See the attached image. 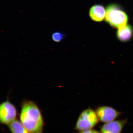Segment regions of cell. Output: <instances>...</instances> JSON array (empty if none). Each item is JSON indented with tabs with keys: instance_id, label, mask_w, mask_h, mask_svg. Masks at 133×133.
Wrapping results in <instances>:
<instances>
[{
	"instance_id": "cell-1",
	"label": "cell",
	"mask_w": 133,
	"mask_h": 133,
	"mask_svg": "<svg viewBox=\"0 0 133 133\" xmlns=\"http://www.w3.org/2000/svg\"><path fill=\"white\" fill-rule=\"evenodd\" d=\"M19 120L30 133H44V119L41 109L34 101L28 100L23 101Z\"/></svg>"
},
{
	"instance_id": "cell-2",
	"label": "cell",
	"mask_w": 133,
	"mask_h": 133,
	"mask_svg": "<svg viewBox=\"0 0 133 133\" xmlns=\"http://www.w3.org/2000/svg\"><path fill=\"white\" fill-rule=\"evenodd\" d=\"M105 21L113 28L119 29L127 25L128 17L118 5L110 4L107 8Z\"/></svg>"
},
{
	"instance_id": "cell-3",
	"label": "cell",
	"mask_w": 133,
	"mask_h": 133,
	"mask_svg": "<svg viewBox=\"0 0 133 133\" xmlns=\"http://www.w3.org/2000/svg\"><path fill=\"white\" fill-rule=\"evenodd\" d=\"M99 121L95 111L87 108L80 113L75 124L74 130L80 131L92 129Z\"/></svg>"
},
{
	"instance_id": "cell-4",
	"label": "cell",
	"mask_w": 133,
	"mask_h": 133,
	"mask_svg": "<svg viewBox=\"0 0 133 133\" xmlns=\"http://www.w3.org/2000/svg\"><path fill=\"white\" fill-rule=\"evenodd\" d=\"M17 110L14 105L7 100L0 105V122L3 125H8L16 119Z\"/></svg>"
},
{
	"instance_id": "cell-5",
	"label": "cell",
	"mask_w": 133,
	"mask_h": 133,
	"mask_svg": "<svg viewBox=\"0 0 133 133\" xmlns=\"http://www.w3.org/2000/svg\"><path fill=\"white\" fill-rule=\"evenodd\" d=\"M99 121L106 123L113 121L121 114V112L108 106H100L95 110Z\"/></svg>"
},
{
	"instance_id": "cell-6",
	"label": "cell",
	"mask_w": 133,
	"mask_h": 133,
	"mask_svg": "<svg viewBox=\"0 0 133 133\" xmlns=\"http://www.w3.org/2000/svg\"><path fill=\"white\" fill-rule=\"evenodd\" d=\"M127 119L119 120L105 123L100 128L101 133H121Z\"/></svg>"
},
{
	"instance_id": "cell-7",
	"label": "cell",
	"mask_w": 133,
	"mask_h": 133,
	"mask_svg": "<svg viewBox=\"0 0 133 133\" xmlns=\"http://www.w3.org/2000/svg\"><path fill=\"white\" fill-rule=\"evenodd\" d=\"M106 11L104 8L101 5H95L91 8L89 10V16L92 21L101 22L105 17Z\"/></svg>"
},
{
	"instance_id": "cell-8",
	"label": "cell",
	"mask_w": 133,
	"mask_h": 133,
	"mask_svg": "<svg viewBox=\"0 0 133 133\" xmlns=\"http://www.w3.org/2000/svg\"><path fill=\"white\" fill-rule=\"evenodd\" d=\"M133 36V28L130 25H126L118 29L116 32V36L122 42H128Z\"/></svg>"
},
{
	"instance_id": "cell-9",
	"label": "cell",
	"mask_w": 133,
	"mask_h": 133,
	"mask_svg": "<svg viewBox=\"0 0 133 133\" xmlns=\"http://www.w3.org/2000/svg\"><path fill=\"white\" fill-rule=\"evenodd\" d=\"M11 133H30L19 119H16L8 126Z\"/></svg>"
},
{
	"instance_id": "cell-10",
	"label": "cell",
	"mask_w": 133,
	"mask_h": 133,
	"mask_svg": "<svg viewBox=\"0 0 133 133\" xmlns=\"http://www.w3.org/2000/svg\"><path fill=\"white\" fill-rule=\"evenodd\" d=\"M65 35L60 31H56L52 33L51 38L52 41L56 42H59L64 38Z\"/></svg>"
},
{
	"instance_id": "cell-11",
	"label": "cell",
	"mask_w": 133,
	"mask_h": 133,
	"mask_svg": "<svg viewBox=\"0 0 133 133\" xmlns=\"http://www.w3.org/2000/svg\"><path fill=\"white\" fill-rule=\"evenodd\" d=\"M74 133H101L100 132L94 130L93 129H89V130H85L80 131H77Z\"/></svg>"
}]
</instances>
